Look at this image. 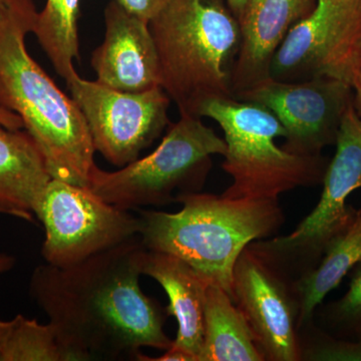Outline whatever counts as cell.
<instances>
[{
	"label": "cell",
	"mask_w": 361,
	"mask_h": 361,
	"mask_svg": "<svg viewBox=\"0 0 361 361\" xmlns=\"http://www.w3.org/2000/svg\"><path fill=\"white\" fill-rule=\"evenodd\" d=\"M145 249L137 236L75 264L33 271L30 294L70 361H140L142 348L173 345L164 330L166 308L140 286Z\"/></svg>",
	"instance_id": "6da1fadb"
},
{
	"label": "cell",
	"mask_w": 361,
	"mask_h": 361,
	"mask_svg": "<svg viewBox=\"0 0 361 361\" xmlns=\"http://www.w3.org/2000/svg\"><path fill=\"white\" fill-rule=\"evenodd\" d=\"M37 16L33 0L0 8V108L23 120L52 179L87 187L96 151L84 116L26 49Z\"/></svg>",
	"instance_id": "7a4b0ae2"
},
{
	"label": "cell",
	"mask_w": 361,
	"mask_h": 361,
	"mask_svg": "<svg viewBox=\"0 0 361 361\" xmlns=\"http://www.w3.org/2000/svg\"><path fill=\"white\" fill-rule=\"evenodd\" d=\"M176 213L140 210L139 237L149 250L177 256L233 299V271L244 249L267 238L284 221L278 200L178 195Z\"/></svg>",
	"instance_id": "3957f363"
},
{
	"label": "cell",
	"mask_w": 361,
	"mask_h": 361,
	"mask_svg": "<svg viewBox=\"0 0 361 361\" xmlns=\"http://www.w3.org/2000/svg\"><path fill=\"white\" fill-rule=\"evenodd\" d=\"M149 26L161 87L180 116H198L206 102L234 97L232 75L241 35L226 0H170Z\"/></svg>",
	"instance_id": "277c9868"
},
{
	"label": "cell",
	"mask_w": 361,
	"mask_h": 361,
	"mask_svg": "<svg viewBox=\"0 0 361 361\" xmlns=\"http://www.w3.org/2000/svg\"><path fill=\"white\" fill-rule=\"evenodd\" d=\"M198 116L212 118L224 132L222 168L233 180L224 196L278 200L285 192L322 182L325 159L278 147L275 139L286 130L267 109L235 97L215 99L202 104Z\"/></svg>",
	"instance_id": "5b68a950"
},
{
	"label": "cell",
	"mask_w": 361,
	"mask_h": 361,
	"mask_svg": "<svg viewBox=\"0 0 361 361\" xmlns=\"http://www.w3.org/2000/svg\"><path fill=\"white\" fill-rule=\"evenodd\" d=\"M227 146L201 118L180 116L169 128L158 148L116 172L94 166L87 188L97 196L123 210L165 206L180 194L194 192L210 167L211 156L224 157Z\"/></svg>",
	"instance_id": "8992f818"
},
{
	"label": "cell",
	"mask_w": 361,
	"mask_h": 361,
	"mask_svg": "<svg viewBox=\"0 0 361 361\" xmlns=\"http://www.w3.org/2000/svg\"><path fill=\"white\" fill-rule=\"evenodd\" d=\"M33 214L44 228L45 263L65 267L139 236V216L111 205L87 187L51 179Z\"/></svg>",
	"instance_id": "52a82bcc"
},
{
	"label": "cell",
	"mask_w": 361,
	"mask_h": 361,
	"mask_svg": "<svg viewBox=\"0 0 361 361\" xmlns=\"http://www.w3.org/2000/svg\"><path fill=\"white\" fill-rule=\"evenodd\" d=\"M336 145L312 212L290 234L250 244L275 267L281 263L314 267L329 242L355 218L357 210L348 205V199L361 188V118L353 104L344 114Z\"/></svg>",
	"instance_id": "ba28073f"
},
{
	"label": "cell",
	"mask_w": 361,
	"mask_h": 361,
	"mask_svg": "<svg viewBox=\"0 0 361 361\" xmlns=\"http://www.w3.org/2000/svg\"><path fill=\"white\" fill-rule=\"evenodd\" d=\"M66 82L84 116L94 151L116 167L139 159L170 123L171 99L161 87L120 92L84 80L77 71Z\"/></svg>",
	"instance_id": "9c48e42d"
},
{
	"label": "cell",
	"mask_w": 361,
	"mask_h": 361,
	"mask_svg": "<svg viewBox=\"0 0 361 361\" xmlns=\"http://www.w3.org/2000/svg\"><path fill=\"white\" fill-rule=\"evenodd\" d=\"M361 0H317L314 11L288 32L269 78L301 82L331 78L353 84L360 71Z\"/></svg>",
	"instance_id": "30bf717a"
},
{
	"label": "cell",
	"mask_w": 361,
	"mask_h": 361,
	"mask_svg": "<svg viewBox=\"0 0 361 361\" xmlns=\"http://www.w3.org/2000/svg\"><path fill=\"white\" fill-rule=\"evenodd\" d=\"M235 99L271 111L286 130L282 147L292 154L322 156L336 144L341 121L353 104V85L331 78L301 82L267 78L240 92Z\"/></svg>",
	"instance_id": "8fae6325"
},
{
	"label": "cell",
	"mask_w": 361,
	"mask_h": 361,
	"mask_svg": "<svg viewBox=\"0 0 361 361\" xmlns=\"http://www.w3.org/2000/svg\"><path fill=\"white\" fill-rule=\"evenodd\" d=\"M232 290L233 301L245 316L264 360H300L298 303L276 267L250 245L235 264Z\"/></svg>",
	"instance_id": "7c38bea8"
},
{
	"label": "cell",
	"mask_w": 361,
	"mask_h": 361,
	"mask_svg": "<svg viewBox=\"0 0 361 361\" xmlns=\"http://www.w3.org/2000/svg\"><path fill=\"white\" fill-rule=\"evenodd\" d=\"M104 42L92 56L97 82L126 92L161 87L158 54L148 21L111 0L104 9Z\"/></svg>",
	"instance_id": "4fadbf2b"
},
{
	"label": "cell",
	"mask_w": 361,
	"mask_h": 361,
	"mask_svg": "<svg viewBox=\"0 0 361 361\" xmlns=\"http://www.w3.org/2000/svg\"><path fill=\"white\" fill-rule=\"evenodd\" d=\"M316 4L317 0H247L238 18L241 40L232 75L234 97L269 78L280 45Z\"/></svg>",
	"instance_id": "5bb4252c"
},
{
	"label": "cell",
	"mask_w": 361,
	"mask_h": 361,
	"mask_svg": "<svg viewBox=\"0 0 361 361\" xmlns=\"http://www.w3.org/2000/svg\"><path fill=\"white\" fill-rule=\"evenodd\" d=\"M142 274L153 278L167 294L168 316L178 323L173 344L200 361L204 343V314L209 282L182 259L165 252L145 249Z\"/></svg>",
	"instance_id": "9a60e30c"
},
{
	"label": "cell",
	"mask_w": 361,
	"mask_h": 361,
	"mask_svg": "<svg viewBox=\"0 0 361 361\" xmlns=\"http://www.w3.org/2000/svg\"><path fill=\"white\" fill-rule=\"evenodd\" d=\"M51 179L32 135L0 123V214L32 222L35 207Z\"/></svg>",
	"instance_id": "2e32d148"
},
{
	"label": "cell",
	"mask_w": 361,
	"mask_h": 361,
	"mask_svg": "<svg viewBox=\"0 0 361 361\" xmlns=\"http://www.w3.org/2000/svg\"><path fill=\"white\" fill-rule=\"evenodd\" d=\"M245 316L215 284L207 288L200 361H263Z\"/></svg>",
	"instance_id": "e0dca14e"
},
{
	"label": "cell",
	"mask_w": 361,
	"mask_h": 361,
	"mask_svg": "<svg viewBox=\"0 0 361 361\" xmlns=\"http://www.w3.org/2000/svg\"><path fill=\"white\" fill-rule=\"evenodd\" d=\"M361 262V210L350 224L329 242L317 264L296 282L298 326H304L330 292Z\"/></svg>",
	"instance_id": "ac0fdd59"
},
{
	"label": "cell",
	"mask_w": 361,
	"mask_h": 361,
	"mask_svg": "<svg viewBox=\"0 0 361 361\" xmlns=\"http://www.w3.org/2000/svg\"><path fill=\"white\" fill-rule=\"evenodd\" d=\"M80 0H47L33 27L40 47L65 80L75 71L73 61L80 59Z\"/></svg>",
	"instance_id": "d6986e66"
},
{
	"label": "cell",
	"mask_w": 361,
	"mask_h": 361,
	"mask_svg": "<svg viewBox=\"0 0 361 361\" xmlns=\"http://www.w3.org/2000/svg\"><path fill=\"white\" fill-rule=\"evenodd\" d=\"M9 322L11 326L0 348V361L70 360L51 322L40 324L23 315Z\"/></svg>",
	"instance_id": "ffe728a7"
},
{
	"label": "cell",
	"mask_w": 361,
	"mask_h": 361,
	"mask_svg": "<svg viewBox=\"0 0 361 361\" xmlns=\"http://www.w3.org/2000/svg\"><path fill=\"white\" fill-rule=\"evenodd\" d=\"M330 312L337 325L355 332L361 338V262L351 279L348 291L332 305Z\"/></svg>",
	"instance_id": "44dd1931"
},
{
	"label": "cell",
	"mask_w": 361,
	"mask_h": 361,
	"mask_svg": "<svg viewBox=\"0 0 361 361\" xmlns=\"http://www.w3.org/2000/svg\"><path fill=\"white\" fill-rule=\"evenodd\" d=\"M301 357L314 361H361V338L357 341L320 338L302 350Z\"/></svg>",
	"instance_id": "7402d4cb"
},
{
	"label": "cell",
	"mask_w": 361,
	"mask_h": 361,
	"mask_svg": "<svg viewBox=\"0 0 361 361\" xmlns=\"http://www.w3.org/2000/svg\"><path fill=\"white\" fill-rule=\"evenodd\" d=\"M129 13L142 20L151 21L170 0H116Z\"/></svg>",
	"instance_id": "603a6c76"
},
{
	"label": "cell",
	"mask_w": 361,
	"mask_h": 361,
	"mask_svg": "<svg viewBox=\"0 0 361 361\" xmlns=\"http://www.w3.org/2000/svg\"><path fill=\"white\" fill-rule=\"evenodd\" d=\"M140 361H197V360L189 351L173 344L159 357L149 358V356L142 355Z\"/></svg>",
	"instance_id": "cb8c5ba5"
},
{
	"label": "cell",
	"mask_w": 361,
	"mask_h": 361,
	"mask_svg": "<svg viewBox=\"0 0 361 361\" xmlns=\"http://www.w3.org/2000/svg\"><path fill=\"white\" fill-rule=\"evenodd\" d=\"M0 123L11 130L25 129L23 120L20 116L2 108H0Z\"/></svg>",
	"instance_id": "d4e9b609"
},
{
	"label": "cell",
	"mask_w": 361,
	"mask_h": 361,
	"mask_svg": "<svg viewBox=\"0 0 361 361\" xmlns=\"http://www.w3.org/2000/svg\"><path fill=\"white\" fill-rule=\"evenodd\" d=\"M353 106L361 118V71L355 73L353 80Z\"/></svg>",
	"instance_id": "484cf974"
},
{
	"label": "cell",
	"mask_w": 361,
	"mask_h": 361,
	"mask_svg": "<svg viewBox=\"0 0 361 361\" xmlns=\"http://www.w3.org/2000/svg\"><path fill=\"white\" fill-rule=\"evenodd\" d=\"M16 264V259L7 254H0V274L11 269Z\"/></svg>",
	"instance_id": "4316f807"
},
{
	"label": "cell",
	"mask_w": 361,
	"mask_h": 361,
	"mask_svg": "<svg viewBox=\"0 0 361 361\" xmlns=\"http://www.w3.org/2000/svg\"><path fill=\"white\" fill-rule=\"evenodd\" d=\"M226 1H227L228 6L237 18L243 13L244 7L247 4V0H226Z\"/></svg>",
	"instance_id": "83f0119b"
},
{
	"label": "cell",
	"mask_w": 361,
	"mask_h": 361,
	"mask_svg": "<svg viewBox=\"0 0 361 361\" xmlns=\"http://www.w3.org/2000/svg\"><path fill=\"white\" fill-rule=\"evenodd\" d=\"M9 326H11V322H4V320L0 319V348H1L4 339H6Z\"/></svg>",
	"instance_id": "f1b7e54d"
},
{
	"label": "cell",
	"mask_w": 361,
	"mask_h": 361,
	"mask_svg": "<svg viewBox=\"0 0 361 361\" xmlns=\"http://www.w3.org/2000/svg\"><path fill=\"white\" fill-rule=\"evenodd\" d=\"M6 0H0V8L4 6V4H6Z\"/></svg>",
	"instance_id": "f546056e"
},
{
	"label": "cell",
	"mask_w": 361,
	"mask_h": 361,
	"mask_svg": "<svg viewBox=\"0 0 361 361\" xmlns=\"http://www.w3.org/2000/svg\"><path fill=\"white\" fill-rule=\"evenodd\" d=\"M360 71H361V52H360Z\"/></svg>",
	"instance_id": "4dcf8cb0"
}]
</instances>
